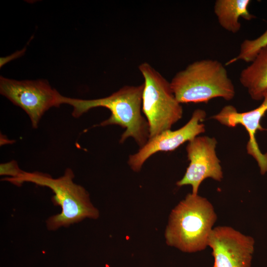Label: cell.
Returning <instances> with one entry per match:
<instances>
[{"mask_svg": "<svg viewBox=\"0 0 267 267\" xmlns=\"http://www.w3.org/2000/svg\"><path fill=\"white\" fill-rule=\"evenodd\" d=\"M250 0H217L214 11L220 26L224 30L233 34L241 28L240 17L249 21L255 17L251 14L248 7Z\"/></svg>", "mask_w": 267, "mask_h": 267, "instance_id": "cell-12", "label": "cell"}, {"mask_svg": "<svg viewBox=\"0 0 267 267\" xmlns=\"http://www.w3.org/2000/svg\"><path fill=\"white\" fill-rule=\"evenodd\" d=\"M170 84L181 104L207 103L217 97L229 101L235 94L226 68L217 60L202 59L190 63L176 73Z\"/></svg>", "mask_w": 267, "mask_h": 267, "instance_id": "cell-4", "label": "cell"}, {"mask_svg": "<svg viewBox=\"0 0 267 267\" xmlns=\"http://www.w3.org/2000/svg\"><path fill=\"white\" fill-rule=\"evenodd\" d=\"M143 83L138 86H124L110 95L95 99H81L63 96L62 104L73 108L72 115L78 118L90 109L102 107L109 109L111 115L101 122V126L119 125L125 129L120 142L132 137L141 147L149 137L147 120L141 114Z\"/></svg>", "mask_w": 267, "mask_h": 267, "instance_id": "cell-1", "label": "cell"}, {"mask_svg": "<svg viewBox=\"0 0 267 267\" xmlns=\"http://www.w3.org/2000/svg\"><path fill=\"white\" fill-rule=\"evenodd\" d=\"M217 144L215 137L207 136H198L188 142L186 150L190 163L182 178L176 183L177 186L190 185L192 193L196 195L205 179L222 180L223 173L216 152Z\"/></svg>", "mask_w": 267, "mask_h": 267, "instance_id": "cell-7", "label": "cell"}, {"mask_svg": "<svg viewBox=\"0 0 267 267\" xmlns=\"http://www.w3.org/2000/svg\"><path fill=\"white\" fill-rule=\"evenodd\" d=\"M239 81L251 98L261 100L267 90V46L262 48L250 63L240 73Z\"/></svg>", "mask_w": 267, "mask_h": 267, "instance_id": "cell-11", "label": "cell"}, {"mask_svg": "<svg viewBox=\"0 0 267 267\" xmlns=\"http://www.w3.org/2000/svg\"><path fill=\"white\" fill-rule=\"evenodd\" d=\"M208 246L212 250L213 267H251L254 250L252 237L227 226L214 228Z\"/></svg>", "mask_w": 267, "mask_h": 267, "instance_id": "cell-8", "label": "cell"}, {"mask_svg": "<svg viewBox=\"0 0 267 267\" xmlns=\"http://www.w3.org/2000/svg\"><path fill=\"white\" fill-rule=\"evenodd\" d=\"M138 69L144 79L142 111L148 124L149 138L171 130L182 117L183 108L169 82L147 62Z\"/></svg>", "mask_w": 267, "mask_h": 267, "instance_id": "cell-5", "label": "cell"}, {"mask_svg": "<svg viewBox=\"0 0 267 267\" xmlns=\"http://www.w3.org/2000/svg\"><path fill=\"white\" fill-rule=\"evenodd\" d=\"M74 178L73 172L68 168L63 176L57 178L41 172L23 171L17 178L7 177L2 180L17 186L29 182L50 188L54 193L51 198L53 204L61 209V213L48 218L46 221L47 228L55 230L86 218L96 219L99 217V211L91 203L89 193L82 186L73 181Z\"/></svg>", "mask_w": 267, "mask_h": 267, "instance_id": "cell-2", "label": "cell"}, {"mask_svg": "<svg viewBox=\"0 0 267 267\" xmlns=\"http://www.w3.org/2000/svg\"><path fill=\"white\" fill-rule=\"evenodd\" d=\"M0 92L24 110L34 129L47 110L62 104L63 96L44 80L17 81L1 76Z\"/></svg>", "mask_w": 267, "mask_h": 267, "instance_id": "cell-6", "label": "cell"}, {"mask_svg": "<svg viewBox=\"0 0 267 267\" xmlns=\"http://www.w3.org/2000/svg\"><path fill=\"white\" fill-rule=\"evenodd\" d=\"M267 112V90L263 94L262 103L255 109L239 112L233 106L228 105L212 117V119L228 127H234L238 125L244 127L249 135L247 153L257 161L263 175L267 172V153H263L260 150L256 139V134L259 130H265L262 127L261 122Z\"/></svg>", "mask_w": 267, "mask_h": 267, "instance_id": "cell-10", "label": "cell"}, {"mask_svg": "<svg viewBox=\"0 0 267 267\" xmlns=\"http://www.w3.org/2000/svg\"><path fill=\"white\" fill-rule=\"evenodd\" d=\"M206 112L195 109L188 122L180 128L168 130L149 138L138 151L129 157L128 164L134 172H139L151 156L160 151H172L186 141H189L205 132V125L200 123L206 118Z\"/></svg>", "mask_w": 267, "mask_h": 267, "instance_id": "cell-9", "label": "cell"}, {"mask_svg": "<svg viewBox=\"0 0 267 267\" xmlns=\"http://www.w3.org/2000/svg\"><path fill=\"white\" fill-rule=\"evenodd\" d=\"M217 218L206 198L188 193L171 213L165 233L167 244L185 253L204 250Z\"/></svg>", "mask_w": 267, "mask_h": 267, "instance_id": "cell-3", "label": "cell"}, {"mask_svg": "<svg viewBox=\"0 0 267 267\" xmlns=\"http://www.w3.org/2000/svg\"><path fill=\"white\" fill-rule=\"evenodd\" d=\"M23 172L16 162L12 161L8 163L0 164V175L8 176L9 178H15L18 177Z\"/></svg>", "mask_w": 267, "mask_h": 267, "instance_id": "cell-14", "label": "cell"}, {"mask_svg": "<svg viewBox=\"0 0 267 267\" xmlns=\"http://www.w3.org/2000/svg\"><path fill=\"white\" fill-rule=\"evenodd\" d=\"M267 46V29L259 37L253 39H246L240 44L238 55L230 59L225 64L226 65L232 64L238 61L251 63L260 50Z\"/></svg>", "mask_w": 267, "mask_h": 267, "instance_id": "cell-13", "label": "cell"}]
</instances>
